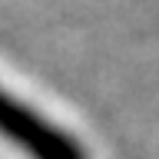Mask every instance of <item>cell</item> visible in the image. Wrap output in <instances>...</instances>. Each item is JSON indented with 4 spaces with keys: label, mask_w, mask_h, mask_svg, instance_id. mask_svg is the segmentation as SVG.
<instances>
[{
    "label": "cell",
    "mask_w": 159,
    "mask_h": 159,
    "mask_svg": "<svg viewBox=\"0 0 159 159\" xmlns=\"http://www.w3.org/2000/svg\"><path fill=\"white\" fill-rule=\"evenodd\" d=\"M3 133L30 159H86V149L66 129L53 126L17 96H3Z\"/></svg>",
    "instance_id": "cell-1"
}]
</instances>
